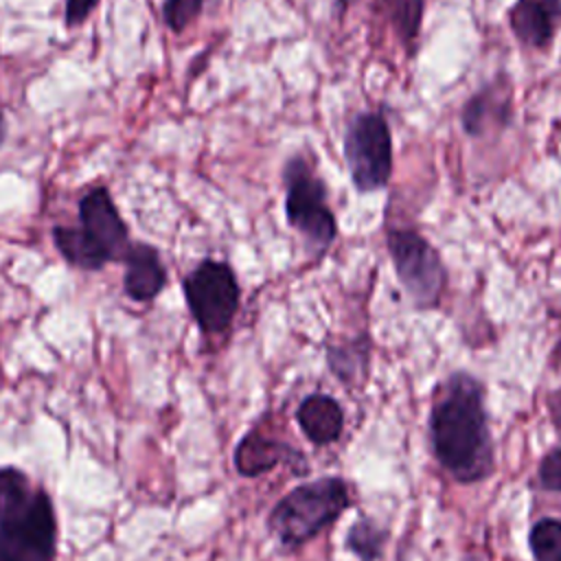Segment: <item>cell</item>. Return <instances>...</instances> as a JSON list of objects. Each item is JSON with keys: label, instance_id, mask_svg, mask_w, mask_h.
Wrapping results in <instances>:
<instances>
[{"label": "cell", "instance_id": "6da1fadb", "mask_svg": "<svg viewBox=\"0 0 561 561\" xmlns=\"http://www.w3.org/2000/svg\"><path fill=\"white\" fill-rule=\"evenodd\" d=\"M432 447L438 462L460 482H476L493 467L484 412V390L467 373H454L436 392L430 414Z\"/></svg>", "mask_w": 561, "mask_h": 561}, {"label": "cell", "instance_id": "7a4b0ae2", "mask_svg": "<svg viewBox=\"0 0 561 561\" xmlns=\"http://www.w3.org/2000/svg\"><path fill=\"white\" fill-rule=\"evenodd\" d=\"M55 511L44 489L18 469H0V561H53Z\"/></svg>", "mask_w": 561, "mask_h": 561}, {"label": "cell", "instance_id": "3957f363", "mask_svg": "<svg viewBox=\"0 0 561 561\" xmlns=\"http://www.w3.org/2000/svg\"><path fill=\"white\" fill-rule=\"evenodd\" d=\"M348 506L340 478H320L289 491L270 513V530L283 546L296 548L322 533Z\"/></svg>", "mask_w": 561, "mask_h": 561}, {"label": "cell", "instance_id": "277c9868", "mask_svg": "<svg viewBox=\"0 0 561 561\" xmlns=\"http://www.w3.org/2000/svg\"><path fill=\"white\" fill-rule=\"evenodd\" d=\"M285 219L305 239L307 250L322 256L335 241V215L327 199V184L305 156H294L283 169Z\"/></svg>", "mask_w": 561, "mask_h": 561}, {"label": "cell", "instance_id": "5b68a950", "mask_svg": "<svg viewBox=\"0 0 561 561\" xmlns=\"http://www.w3.org/2000/svg\"><path fill=\"white\" fill-rule=\"evenodd\" d=\"M186 307L206 335L224 333L241 305V287L226 261L202 259L182 280Z\"/></svg>", "mask_w": 561, "mask_h": 561}, {"label": "cell", "instance_id": "8992f818", "mask_svg": "<svg viewBox=\"0 0 561 561\" xmlns=\"http://www.w3.org/2000/svg\"><path fill=\"white\" fill-rule=\"evenodd\" d=\"M386 245L397 278L412 305L419 309L436 307L447 285V270L438 250L410 228L388 230Z\"/></svg>", "mask_w": 561, "mask_h": 561}, {"label": "cell", "instance_id": "52a82bcc", "mask_svg": "<svg viewBox=\"0 0 561 561\" xmlns=\"http://www.w3.org/2000/svg\"><path fill=\"white\" fill-rule=\"evenodd\" d=\"M344 160L357 193L386 188L392 175V134L379 112L355 114L344 131Z\"/></svg>", "mask_w": 561, "mask_h": 561}, {"label": "cell", "instance_id": "ba28073f", "mask_svg": "<svg viewBox=\"0 0 561 561\" xmlns=\"http://www.w3.org/2000/svg\"><path fill=\"white\" fill-rule=\"evenodd\" d=\"M77 215L79 226L105 252L110 263H123L131 245V237L129 226L118 213L110 188L101 184L83 193L77 206Z\"/></svg>", "mask_w": 561, "mask_h": 561}, {"label": "cell", "instance_id": "9c48e42d", "mask_svg": "<svg viewBox=\"0 0 561 561\" xmlns=\"http://www.w3.org/2000/svg\"><path fill=\"white\" fill-rule=\"evenodd\" d=\"M123 291L134 302H151L169 283L167 265L158 248L145 241H131L123 259Z\"/></svg>", "mask_w": 561, "mask_h": 561}, {"label": "cell", "instance_id": "30bf717a", "mask_svg": "<svg viewBox=\"0 0 561 561\" xmlns=\"http://www.w3.org/2000/svg\"><path fill=\"white\" fill-rule=\"evenodd\" d=\"M508 24L522 44L546 48L561 24V0H515Z\"/></svg>", "mask_w": 561, "mask_h": 561}, {"label": "cell", "instance_id": "8fae6325", "mask_svg": "<svg viewBox=\"0 0 561 561\" xmlns=\"http://www.w3.org/2000/svg\"><path fill=\"white\" fill-rule=\"evenodd\" d=\"M300 430L316 445H329L340 438L344 427V414L337 401L329 394L307 397L296 412Z\"/></svg>", "mask_w": 561, "mask_h": 561}, {"label": "cell", "instance_id": "7c38bea8", "mask_svg": "<svg viewBox=\"0 0 561 561\" xmlns=\"http://www.w3.org/2000/svg\"><path fill=\"white\" fill-rule=\"evenodd\" d=\"M511 112V96L508 92H502L500 83L486 85L480 92H476L467 105L462 107V129L469 136H480L491 125H504L508 121Z\"/></svg>", "mask_w": 561, "mask_h": 561}, {"label": "cell", "instance_id": "4fadbf2b", "mask_svg": "<svg viewBox=\"0 0 561 561\" xmlns=\"http://www.w3.org/2000/svg\"><path fill=\"white\" fill-rule=\"evenodd\" d=\"M50 239L59 256L79 272H99L110 265L105 252L85 234L81 226H55Z\"/></svg>", "mask_w": 561, "mask_h": 561}, {"label": "cell", "instance_id": "5bb4252c", "mask_svg": "<svg viewBox=\"0 0 561 561\" xmlns=\"http://www.w3.org/2000/svg\"><path fill=\"white\" fill-rule=\"evenodd\" d=\"M289 456V447L261 434L259 430L248 432L234 449V467L241 476H261L274 469Z\"/></svg>", "mask_w": 561, "mask_h": 561}, {"label": "cell", "instance_id": "9a60e30c", "mask_svg": "<svg viewBox=\"0 0 561 561\" xmlns=\"http://www.w3.org/2000/svg\"><path fill=\"white\" fill-rule=\"evenodd\" d=\"M425 0H377V9L388 18L399 42L410 50L416 44L423 22Z\"/></svg>", "mask_w": 561, "mask_h": 561}, {"label": "cell", "instance_id": "2e32d148", "mask_svg": "<svg viewBox=\"0 0 561 561\" xmlns=\"http://www.w3.org/2000/svg\"><path fill=\"white\" fill-rule=\"evenodd\" d=\"M530 550L535 561H561V522L552 517L539 519L530 530Z\"/></svg>", "mask_w": 561, "mask_h": 561}, {"label": "cell", "instance_id": "e0dca14e", "mask_svg": "<svg viewBox=\"0 0 561 561\" xmlns=\"http://www.w3.org/2000/svg\"><path fill=\"white\" fill-rule=\"evenodd\" d=\"M381 541H383V535L381 530L366 522V519H359L351 526L348 535H346V543L348 548L364 561H375L379 550H381Z\"/></svg>", "mask_w": 561, "mask_h": 561}, {"label": "cell", "instance_id": "ac0fdd59", "mask_svg": "<svg viewBox=\"0 0 561 561\" xmlns=\"http://www.w3.org/2000/svg\"><path fill=\"white\" fill-rule=\"evenodd\" d=\"M206 0H164L162 20L173 33L186 31L204 11Z\"/></svg>", "mask_w": 561, "mask_h": 561}, {"label": "cell", "instance_id": "d6986e66", "mask_svg": "<svg viewBox=\"0 0 561 561\" xmlns=\"http://www.w3.org/2000/svg\"><path fill=\"white\" fill-rule=\"evenodd\" d=\"M539 482L550 491H561V449H552L539 465Z\"/></svg>", "mask_w": 561, "mask_h": 561}, {"label": "cell", "instance_id": "ffe728a7", "mask_svg": "<svg viewBox=\"0 0 561 561\" xmlns=\"http://www.w3.org/2000/svg\"><path fill=\"white\" fill-rule=\"evenodd\" d=\"M101 0H64V26L77 28L81 26L96 9Z\"/></svg>", "mask_w": 561, "mask_h": 561}, {"label": "cell", "instance_id": "44dd1931", "mask_svg": "<svg viewBox=\"0 0 561 561\" xmlns=\"http://www.w3.org/2000/svg\"><path fill=\"white\" fill-rule=\"evenodd\" d=\"M550 412H552L554 425H557V430H559V434H561V390H557V392L550 394Z\"/></svg>", "mask_w": 561, "mask_h": 561}, {"label": "cell", "instance_id": "7402d4cb", "mask_svg": "<svg viewBox=\"0 0 561 561\" xmlns=\"http://www.w3.org/2000/svg\"><path fill=\"white\" fill-rule=\"evenodd\" d=\"M7 140V114H4V107L0 103V147L4 145Z\"/></svg>", "mask_w": 561, "mask_h": 561}, {"label": "cell", "instance_id": "603a6c76", "mask_svg": "<svg viewBox=\"0 0 561 561\" xmlns=\"http://www.w3.org/2000/svg\"><path fill=\"white\" fill-rule=\"evenodd\" d=\"M351 2H353V0H335V7H337L340 11H344V9H346Z\"/></svg>", "mask_w": 561, "mask_h": 561}]
</instances>
